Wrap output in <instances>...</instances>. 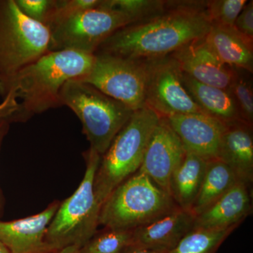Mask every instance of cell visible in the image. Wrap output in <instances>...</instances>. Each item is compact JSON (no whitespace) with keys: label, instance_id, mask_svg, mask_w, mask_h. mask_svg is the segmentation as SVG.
I'll use <instances>...</instances> for the list:
<instances>
[{"label":"cell","instance_id":"obj_30","mask_svg":"<svg viewBox=\"0 0 253 253\" xmlns=\"http://www.w3.org/2000/svg\"><path fill=\"white\" fill-rule=\"evenodd\" d=\"M19 109L18 100L12 94L6 95L0 104V123L13 122L15 115Z\"/></svg>","mask_w":253,"mask_h":253},{"label":"cell","instance_id":"obj_25","mask_svg":"<svg viewBox=\"0 0 253 253\" xmlns=\"http://www.w3.org/2000/svg\"><path fill=\"white\" fill-rule=\"evenodd\" d=\"M247 2L246 0H213L208 1L206 12L212 25L233 28Z\"/></svg>","mask_w":253,"mask_h":253},{"label":"cell","instance_id":"obj_7","mask_svg":"<svg viewBox=\"0 0 253 253\" xmlns=\"http://www.w3.org/2000/svg\"><path fill=\"white\" fill-rule=\"evenodd\" d=\"M50 31L23 14L15 0H0V81L49 52Z\"/></svg>","mask_w":253,"mask_h":253},{"label":"cell","instance_id":"obj_12","mask_svg":"<svg viewBox=\"0 0 253 253\" xmlns=\"http://www.w3.org/2000/svg\"><path fill=\"white\" fill-rule=\"evenodd\" d=\"M166 118L186 151L207 161L217 159L227 124L205 113L175 115Z\"/></svg>","mask_w":253,"mask_h":253},{"label":"cell","instance_id":"obj_19","mask_svg":"<svg viewBox=\"0 0 253 253\" xmlns=\"http://www.w3.org/2000/svg\"><path fill=\"white\" fill-rule=\"evenodd\" d=\"M181 81L188 94L205 114L226 124L243 121L235 101L228 90L202 84L182 72Z\"/></svg>","mask_w":253,"mask_h":253},{"label":"cell","instance_id":"obj_15","mask_svg":"<svg viewBox=\"0 0 253 253\" xmlns=\"http://www.w3.org/2000/svg\"><path fill=\"white\" fill-rule=\"evenodd\" d=\"M196 216L177 208L147 225L133 231V244L169 253L194 229Z\"/></svg>","mask_w":253,"mask_h":253},{"label":"cell","instance_id":"obj_22","mask_svg":"<svg viewBox=\"0 0 253 253\" xmlns=\"http://www.w3.org/2000/svg\"><path fill=\"white\" fill-rule=\"evenodd\" d=\"M238 226L220 230L193 229L169 253H217Z\"/></svg>","mask_w":253,"mask_h":253},{"label":"cell","instance_id":"obj_5","mask_svg":"<svg viewBox=\"0 0 253 253\" xmlns=\"http://www.w3.org/2000/svg\"><path fill=\"white\" fill-rule=\"evenodd\" d=\"M86 170L72 196L61 203L46 229V246L56 253L69 246L81 249L97 232L101 206L94 191L95 174L101 155L89 149L85 154Z\"/></svg>","mask_w":253,"mask_h":253},{"label":"cell","instance_id":"obj_6","mask_svg":"<svg viewBox=\"0 0 253 253\" xmlns=\"http://www.w3.org/2000/svg\"><path fill=\"white\" fill-rule=\"evenodd\" d=\"M62 106H68L83 125L89 149L102 156L116 134L134 113L129 107L78 79L68 81L60 93Z\"/></svg>","mask_w":253,"mask_h":253},{"label":"cell","instance_id":"obj_32","mask_svg":"<svg viewBox=\"0 0 253 253\" xmlns=\"http://www.w3.org/2000/svg\"><path fill=\"white\" fill-rule=\"evenodd\" d=\"M9 121H3L0 123V145H1V140L6 132H7L8 128L9 126Z\"/></svg>","mask_w":253,"mask_h":253},{"label":"cell","instance_id":"obj_28","mask_svg":"<svg viewBox=\"0 0 253 253\" xmlns=\"http://www.w3.org/2000/svg\"><path fill=\"white\" fill-rule=\"evenodd\" d=\"M101 0H55L54 14L48 28L73 15L98 7Z\"/></svg>","mask_w":253,"mask_h":253},{"label":"cell","instance_id":"obj_31","mask_svg":"<svg viewBox=\"0 0 253 253\" xmlns=\"http://www.w3.org/2000/svg\"><path fill=\"white\" fill-rule=\"evenodd\" d=\"M121 253H169L163 252V251H156V250L148 249L134 244H131L123 250Z\"/></svg>","mask_w":253,"mask_h":253},{"label":"cell","instance_id":"obj_10","mask_svg":"<svg viewBox=\"0 0 253 253\" xmlns=\"http://www.w3.org/2000/svg\"><path fill=\"white\" fill-rule=\"evenodd\" d=\"M146 61V106L164 118L188 113H204L183 85L180 68L172 56Z\"/></svg>","mask_w":253,"mask_h":253},{"label":"cell","instance_id":"obj_20","mask_svg":"<svg viewBox=\"0 0 253 253\" xmlns=\"http://www.w3.org/2000/svg\"><path fill=\"white\" fill-rule=\"evenodd\" d=\"M208 162L194 153L186 151L184 159L173 173L169 193L181 209L191 211L204 180Z\"/></svg>","mask_w":253,"mask_h":253},{"label":"cell","instance_id":"obj_34","mask_svg":"<svg viewBox=\"0 0 253 253\" xmlns=\"http://www.w3.org/2000/svg\"><path fill=\"white\" fill-rule=\"evenodd\" d=\"M0 253H9L7 249L1 243H0Z\"/></svg>","mask_w":253,"mask_h":253},{"label":"cell","instance_id":"obj_13","mask_svg":"<svg viewBox=\"0 0 253 253\" xmlns=\"http://www.w3.org/2000/svg\"><path fill=\"white\" fill-rule=\"evenodd\" d=\"M204 38L191 42L173 53L172 56L181 72L195 81L228 90L235 78V68L221 62L208 46Z\"/></svg>","mask_w":253,"mask_h":253},{"label":"cell","instance_id":"obj_23","mask_svg":"<svg viewBox=\"0 0 253 253\" xmlns=\"http://www.w3.org/2000/svg\"><path fill=\"white\" fill-rule=\"evenodd\" d=\"M133 231L117 230L105 228L89 239L78 253H121L132 244Z\"/></svg>","mask_w":253,"mask_h":253},{"label":"cell","instance_id":"obj_11","mask_svg":"<svg viewBox=\"0 0 253 253\" xmlns=\"http://www.w3.org/2000/svg\"><path fill=\"white\" fill-rule=\"evenodd\" d=\"M186 151L167 118L161 117L151 134L138 171L149 176L160 188L170 195L171 177L184 159Z\"/></svg>","mask_w":253,"mask_h":253},{"label":"cell","instance_id":"obj_8","mask_svg":"<svg viewBox=\"0 0 253 253\" xmlns=\"http://www.w3.org/2000/svg\"><path fill=\"white\" fill-rule=\"evenodd\" d=\"M130 18L99 6L81 11L49 28V52L73 51L94 54L115 32L133 24Z\"/></svg>","mask_w":253,"mask_h":253},{"label":"cell","instance_id":"obj_26","mask_svg":"<svg viewBox=\"0 0 253 253\" xmlns=\"http://www.w3.org/2000/svg\"><path fill=\"white\" fill-rule=\"evenodd\" d=\"M229 94L235 101L240 116L244 122L253 126V91L252 83L244 75L236 71L235 78L229 89Z\"/></svg>","mask_w":253,"mask_h":253},{"label":"cell","instance_id":"obj_4","mask_svg":"<svg viewBox=\"0 0 253 253\" xmlns=\"http://www.w3.org/2000/svg\"><path fill=\"white\" fill-rule=\"evenodd\" d=\"M179 208L172 196L137 171L116 188L102 206L99 225L134 231Z\"/></svg>","mask_w":253,"mask_h":253},{"label":"cell","instance_id":"obj_14","mask_svg":"<svg viewBox=\"0 0 253 253\" xmlns=\"http://www.w3.org/2000/svg\"><path fill=\"white\" fill-rule=\"evenodd\" d=\"M61 203L54 201L35 215L0 221V243L9 253H51L46 246V229Z\"/></svg>","mask_w":253,"mask_h":253},{"label":"cell","instance_id":"obj_16","mask_svg":"<svg viewBox=\"0 0 253 253\" xmlns=\"http://www.w3.org/2000/svg\"><path fill=\"white\" fill-rule=\"evenodd\" d=\"M250 189L238 182L195 218L194 229L220 230L239 224L252 212Z\"/></svg>","mask_w":253,"mask_h":253},{"label":"cell","instance_id":"obj_2","mask_svg":"<svg viewBox=\"0 0 253 253\" xmlns=\"http://www.w3.org/2000/svg\"><path fill=\"white\" fill-rule=\"evenodd\" d=\"M94 61V54L73 51L47 52L0 81L3 99L11 93L19 104L14 121H26L34 115L62 106L60 93L63 85L70 80L88 74Z\"/></svg>","mask_w":253,"mask_h":253},{"label":"cell","instance_id":"obj_24","mask_svg":"<svg viewBox=\"0 0 253 253\" xmlns=\"http://www.w3.org/2000/svg\"><path fill=\"white\" fill-rule=\"evenodd\" d=\"M163 2L151 0H101L100 6L113 10L126 15L134 23L142 22L146 19L161 14Z\"/></svg>","mask_w":253,"mask_h":253},{"label":"cell","instance_id":"obj_1","mask_svg":"<svg viewBox=\"0 0 253 253\" xmlns=\"http://www.w3.org/2000/svg\"><path fill=\"white\" fill-rule=\"evenodd\" d=\"M211 26L206 9L176 8L118 30L100 45L95 54L139 60L159 59L204 38Z\"/></svg>","mask_w":253,"mask_h":253},{"label":"cell","instance_id":"obj_21","mask_svg":"<svg viewBox=\"0 0 253 253\" xmlns=\"http://www.w3.org/2000/svg\"><path fill=\"white\" fill-rule=\"evenodd\" d=\"M239 181L230 168L219 159L208 161L201 189L191 208L197 216L226 194Z\"/></svg>","mask_w":253,"mask_h":253},{"label":"cell","instance_id":"obj_17","mask_svg":"<svg viewBox=\"0 0 253 253\" xmlns=\"http://www.w3.org/2000/svg\"><path fill=\"white\" fill-rule=\"evenodd\" d=\"M217 159L230 168L239 182L251 189L253 181L252 126L244 121L227 124L221 137Z\"/></svg>","mask_w":253,"mask_h":253},{"label":"cell","instance_id":"obj_27","mask_svg":"<svg viewBox=\"0 0 253 253\" xmlns=\"http://www.w3.org/2000/svg\"><path fill=\"white\" fill-rule=\"evenodd\" d=\"M23 14L28 18L49 26L54 14L55 0H15Z\"/></svg>","mask_w":253,"mask_h":253},{"label":"cell","instance_id":"obj_3","mask_svg":"<svg viewBox=\"0 0 253 253\" xmlns=\"http://www.w3.org/2000/svg\"><path fill=\"white\" fill-rule=\"evenodd\" d=\"M161 118L148 106L134 111L101 156L94 181L95 196L101 206L113 190L139 170Z\"/></svg>","mask_w":253,"mask_h":253},{"label":"cell","instance_id":"obj_33","mask_svg":"<svg viewBox=\"0 0 253 253\" xmlns=\"http://www.w3.org/2000/svg\"><path fill=\"white\" fill-rule=\"evenodd\" d=\"M79 249L80 248L77 246H69V247L65 248L56 253H78Z\"/></svg>","mask_w":253,"mask_h":253},{"label":"cell","instance_id":"obj_29","mask_svg":"<svg viewBox=\"0 0 253 253\" xmlns=\"http://www.w3.org/2000/svg\"><path fill=\"white\" fill-rule=\"evenodd\" d=\"M234 30L250 43L253 41V1L245 5L234 23Z\"/></svg>","mask_w":253,"mask_h":253},{"label":"cell","instance_id":"obj_9","mask_svg":"<svg viewBox=\"0 0 253 253\" xmlns=\"http://www.w3.org/2000/svg\"><path fill=\"white\" fill-rule=\"evenodd\" d=\"M93 67L78 80L89 83L132 111L146 106L147 61L96 53Z\"/></svg>","mask_w":253,"mask_h":253},{"label":"cell","instance_id":"obj_18","mask_svg":"<svg viewBox=\"0 0 253 253\" xmlns=\"http://www.w3.org/2000/svg\"><path fill=\"white\" fill-rule=\"evenodd\" d=\"M204 40L224 64L253 73V44L245 40L234 28L212 25Z\"/></svg>","mask_w":253,"mask_h":253}]
</instances>
